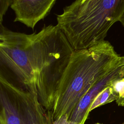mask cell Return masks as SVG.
<instances>
[{"label": "cell", "mask_w": 124, "mask_h": 124, "mask_svg": "<svg viewBox=\"0 0 124 124\" xmlns=\"http://www.w3.org/2000/svg\"><path fill=\"white\" fill-rule=\"evenodd\" d=\"M56 0H13L10 6L15 14V22L34 29L49 13Z\"/></svg>", "instance_id": "obj_6"}, {"label": "cell", "mask_w": 124, "mask_h": 124, "mask_svg": "<svg viewBox=\"0 0 124 124\" xmlns=\"http://www.w3.org/2000/svg\"><path fill=\"white\" fill-rule=\"evenodd\" d=\"M0 124H2V122H1V120H0Z\"/></svg>", "instance_id": "obj_13"}, {"label": "cell", "mask_w": 124, "mask_h": 124, "mask_svg": "<svg viewBox=\"0 0 124 124\" xmlns=\"http://www.w3.org/2000/svg\"><path fill=\"white\" fill-rule=\"evenodd\" d=\"M118 96L113 91L110 85L107 86L101 91L94 98L92 102L89 109L90 112L94 108L101 106L105 105L113 101H117Z\"/></svg>", "instance_id": "obj_7"}, {"label": "cell", "mask_w": 124, "mask_h": 124, "mask_svg": "<svg viewBox=\"0 0 124 124\" xmlns=\"http://www.w3.org/2000/svg\"><path fill=\"white\" fill-rule=\"evenodd\" d=\"M0 119L2 124H52L51 111L37 93L0 78Z\"/></svg>", "instance_id": "obj_4"}, {"label": "cell", "mask_w": 124, "mask_h": 124, "mask_svg": "<svg viewBox=\"0 0 124 124\" xmlns=\"http://www.w3.org/2000/svg\"><path fill=\"white\" fill-rule=\"evenodd\" d=\"M119 57L106 41L74 50L55 93L51 111L53 121L64 115L69 118L80 99L115 66Z\"/></svg>", "instance_id": "obj_2"}, {"label": "cell", "mask_w": 124, "mask_h": 124, "mask_svg": "<svg viewBox=\"0 0 124 124\" xmlns=\"http://www.w3.org/2000/svg\"><path fill=\"white\" fill-rule=\"evenodd\" d=\"M124 14V0H76L57 15L56 26L74 50L104 41Z\"/></svg>", "instance_id": "obj_3"}, {"label": "cell", "mask_w": 124, "mask_h": 124, "mask_svg": "<svg viewBox=\"0 0 124 124\" xmlns=\"http://www.w3.org/2000/svg\"><path fill=\"white\" fill-rule=\"evenodd\" d=\"M113 91L118 96L116 102L124 98V77L113 80L110 84Z\"/></svg>", "instance_id": "obj_8"}, {"label": "cell", "mask_w": 124, "mask_h": 124, "mask_svg": "<svg viewBox=\"0 0 124 124\" xmlns=\"http://www.w3.org/2000/svg\"><path fill=\"white\" fill-rule=\"evenodd\" d=\"M84 1H87V0H83Z\"/></svg>", "instance_id": "obj_15"}, {"label": "cell", "mask_w": 124, "mask_h": 124, "mask_svg": "<svg viewBox=\"0 0 124 124\" xmlns=\"http://www.w3.org/2000/svg\"><path fill=\"white\" fill-rule=\"evenodd\" d=\"M74 50L55 25L26 34L0 29V78L37 93L52 111L55 93Z\"/></svg>", "instance_id": "obj_1"}, {"label": "cell", "mask_w": 124, "mask_h": 124, "mask_svg": "<svg viewBox=\"0 0 124 124\" xmlns=\"http://www.w3.org/2000/svg\"><path fill=\"white\" fill-rule=\"evenodd\" d=\"M119 21L121 22V23L122 24L123 26L124 27V14L123 16H122V17H121V18L120 19Z\"/></svg>", "instance_id": "obj_12"}, {"label": "cell", "mask_w": 124, "mask_h": 124, "mask_svg": "<svg viewBox=\"0 0 124 124\" xmlns=\"http://www.w3.org/2000/svg\"><path fill=\"white\" fill-rule=\"evenodd\" d=\"M117 104H118V106H124V98L122 99L121 100L116 102Z\"/></svg>", "instance_id": "obj_11"}, {"label": "cell", "mask_w": 124, "mask_h": 124, "mask_svg": "<svg viewBox=\"0 0 124 124\" xmlns=\"http://www.w3.org/2000/svg\"><path fill=\"white\" fill-rule=\"evenodd\" d=\"M52 124H73L68 120V117L65 115H62L53 121Z\"/></svg>", "instance_id": "obj_10"}, {"label": "cell", "mask_w": 124, "mask_h": 124, "mask_svg": "<svg viewBox=\"0 0 124 124\" xmlns=\"http://www.w3.org/2000/svg\"><path fill=\"white\" fill-rule=\"evenodd\" d=\"M124 77V56H120L115 66L97 80L80 99L68 118L73 124H84L89 114V109L94 98L101 91L110 85L116 79Z\"/></svg>", "instance_id": "obj_5"}, {"label": "cell", "mask_w": 124, "mask_h": 124, "mask_svg": "<svg viewBox=\"0 0 124 124\" xmlns=\"http://www.w3.org/2000/svg\"><path fill=\"white\" fill-rule=\"evenodd\" d=\"M94 124H100V123H95Z\"/></svg>", "instance_id": "obj_14"}, {"label": "cell", "mask_w": 124, "mask_h": 124, "mask_svg": "<svg viewBox=\"0 0 124 124\" xmlns=\"http://www.w3.org/2000/svg\"><path fill=\"white\" fill-rule=\"evenodd\" d=\"M13 0H0V26L2 25L3 18L8 8L11 6Z\"/></svg>", "instance_id": "obj_9"}]
</instances>
